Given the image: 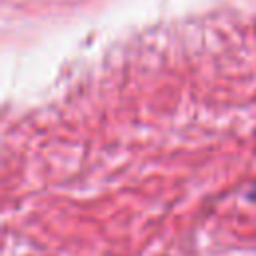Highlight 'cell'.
Here are the masks:
<instances>
[{
    "mask_svg": "<svg viewBox=\"0 0 256 256\" xmlns=\"http://www.w3.org/2000/svg\"><path fill=\"white\" fill-rule=\"evenodd\" d=\"M246 196H248L250 200H254V202H256V182H254V184L248 188V194H246Z\"/></svg>",
    "mask_w": 256,
    "mask_h": 256,
    "instance_id": "cell-1",
    "label": "cell"
}]
</instances>
